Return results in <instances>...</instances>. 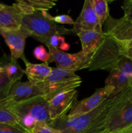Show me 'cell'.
<instances>
[{
	"instance_id": "9c48e42d",
	"label": "cell",
	"mask_w": 132,
	"mask_h": 133,
	"mask_svg": "<svg viewBox=\"0 0 132 133\" xmlns=\"http://www.w3.org/2000/svg\"><path fill=\"white\" fill-rule=\"evenodd\" d=\"M41 95H43L42 92L39 85H35L28 81L16 82L10 88L6 98L0 101V109H5L10 105Z\"/></svg>"
},
{
	"instance_id": "74e56055",
	"label": "cell",
	"mask_w": 132,
	"mask_h": 133,
	"mask_svg": "<svg viewBox=\"0 0 132 133\" xmlns=\"http://www.w3.org/2000/svg\"></svg>"
},
{
	"instance_id": "8d00e7d4",
	"label": "cell",
	"mask_w": 132,
	"mask_h": 133,
	"mask_svg": "<svg viewBox=\"0 0 132 133\" xmlns=\"http://www.w3.org/2000/svg\"><path fill=\"white\" fill-rule=\"evenodd\" d=\"M131 131H132V129H131ZM129 131H128V132H129Z\"/></svg>"
},
{
	"instance_id": "4fadbf2b",
	"label": "cell",
	"mask_w": 132,
	"mask_h": 133,
	"mask_svg": "<svg viewBox=\"0 0 132 133\" xmlns=\"http://www.w3.org/2000/svg\"><path fill=\"white\" fill-rule=\"evenodd\" d=\"M98 25H100L92 6L91 0H85L80 14L75 21L72 32L77 35L81 31L94 29Z\"/></svg>"
},
{
	"instance_id": "ffe728a7",
	"label": "cell",
	"mask_w": 132,
	"mask_h": 133,
	"mask_svg": "<svg viewBox=\"0 0 132 133\" xmlns=\"http://www.w3.org/2000/svg\"><path fill=\"white\" fill-rule=\"evenodd\" d=\"M108 3L109 1L106 0H91L93 10L102 27L109 16Z\"/></svg>"
},
{
	"instance_id": "1f68e13d",
	"label": "cell",
	"mask_w": 132,
	"mask_h": 133,
	"mask_svg": "<svg viewBox=\"0 0 132 133\" xmlns=\"http://www.w3.org/2000/svg\"><path fill=\"white\" fill-rule=\"evenodd\" d=\"M129 88H130V98H131V99L132 100V82H131V84L130 87H129Z\"/></svg>"
},
{
	"instance_id": "d590c367",
	"label": "cell",
	"mask_w": 132,
	"mask_h": 133,
	"mask_svg": "<svg viewBox=\"0 0 132 133\" xmlns=\"http://www.w3.org/2000/svg\"><path fill=\"white\" fill-rule=\"evenodd\" d=\"M122 133H127L126 132H122Z\"/></svg>"
},
{
	"instance_id": "603a6c76",
	"label": "cell",
	"mask_w": 132,
	"mask_h": 133,
	"mask_svg": "<svg viewBox=\"0 0 132 133\" xmlns=\"http://www.w3.org/2000/svg\"><path fill=\"white\" fill-rule=\"evenodd\" d=\"M41 14L44 16L46 18H47L49 20L57 23V24H69L73 25L75 23V21L72 19V18L69 15L66 14H62V15L58 16H53L50 15L47 11H42L41 12Z\"/></svg>"
},
{
	"instance_id": "277c9868",
	"label": "cell",
	"mask_w": 132,
	"mask_h": 133,
	"mask_svg": "<svg viewBox=\"0 0 132 133\" xmlns=\"http://www.w3.org/2000/svg\"><path fill=\"white\" fill-rule=\"evenodd\" d=\"M104 34V38L98 49L91 55L88 70L111 71L116 68L123 58L119 42L111 36Z\"/></svg>"
},
{
	"instance_id": "d6a6232c",
	"label": "cell",
	"mask_w": 132,
	"mask_h": 133,
	"mask_svg": "<svg viewBox=\"0 0 132 133\" xmlns=\"http://www.w3.org/2000/svg\"><path fill=\"white\" fill-rule=\"evenodd\" d=\"M5 4H3V3H0V10H1V9L4 7V6H5Z\"/></svg>"
},
{
	"instance_id": "836d02e7",
	"label": "cell",
	"mask_w": 132,
	"mask_h": 133,
	"mask_svg": "<svg viewBox=\"0 0 132 133\" xmlns=\"http://www.w3.org/2000/svg\"><path fill=\"white\" fill-rule=\"evenodd\" d=\"M127 133H132V131H129V132H127Z\"/></svg>"
},
{
	"instance_id": "d6986e66",
	"label": "cell",
	"mask_w": 132,
	"mask_h": 133,
	"mask_svg": "<svg viewBox=\"0 0 132 133\" xmlns=\"http://www.w3.org/2000/svg\"><path fill=\"white\" fill-rule=\"evenodd\" d=\"M0 73H4L14 83L19 81L23 75L25 70L17 62L11 58L5 56L0 60Z\"/></svg>"
},
{
	"instance_id": "4316f807",
	"label": "cell",
	"mask_w": 132,
	"mask_h": 133,
	"mask_svg": "<svg viewBox=\"0 0 132 133\" xmlns=\"http://www.w3.org/2000/svg\"><path fill=\"white\" fill-rule=\"evenodd\" d=\"M0 133H28L21 127L0 123Z\"/></svg>"
},
{
	"instance_id": "484cf974",
	"label": "cell",
	"mask_w": 132,
	"mask_h": 133,
	"mask_svg": "<svg viewBox=\"0 0 132 133\" xmlns=\"http://www.w3.org/2000/svg\"><path fill=\"white\" fill-rule=\"evenodd\" d=\"M33 55L36 59L43 62H48L50 59V55L43 45H38L33 51Z\"/></svg>"
},
{
	"instance_id": "5bb4252c",
	"label": "cell",
	"mask_w": 132,
	"mask_h": 133,
	"mask_svg": "<svg viewBox=\"0 0 132 133\" xmlns=\"http://www.w3.org/2000/svg\"><path fill=\"white\" fill-rule=\"evenodd\" d=\"M82 45V51L84 55L93 54L102 44L104 38L102 27L98 25L95 29L83 31L77 34Z\"/></svg>"
},
{
	"instance_id": "cb8c5ba5",
	"label": "cell",
	"mask_w": 132,
	"mask_h": 133,
	"mask_svg": "<svg viewBox=\"0 0 132 133\" xmlns=\"http://www.w3.org/2000/svg\"><path fill=\"white\" fill-rule=\"evenodd\" d=\"M0 123L20 127L16 116L9 110L3 109H0Z\"/></svg>"
},
{
	"instance_id": "52a82bcc",
	"label": "cell",
	"mask_w": 132,
	"mask_h": 133,
	"mask_svg": "<svg viewBox=\"0 0 132 133\" xmlns=\"http://www.w3.org/2000/svg\"><path fill=\"white\" fill-rule=\"evenodd\" d=\"M50 59L49 62H54L56 68L66 69L71 71L87 69L89 66L91 55H84L82 50L78 53H67L57 48H50L49 49Z\"/></svg>"
},
{
	"instance_id": "44dd1931",
	"label": "cell",
	"mask_w": 132,
	"mask_h": 133,
	"mask_svg": "<svg viewBox=\"0 0 132 133\" xmlns=\"http://www.w3.org/2000/svg\"><path fill=\"white\" fill-rule=\"evenodd\" d=\"M115 99V96H113V100L111 102V103L102 112V114H100L98 119L96 120L94 124L90 127L88 130H87L84 133H104V124L106 122V116H107V114L109 110L110 109V107L114 102Z\"/></svg>"
},
{
	"instance_id": "83f0119b",
	"label": "cell",
	"mask_w": 132,
	"mask_h": 133,
	"mask_svg": "<svg viewBox=\"0 0 132 133\" xmlns=\"http://www.w3.org/2000/svg\"><path fill=\"white\" fill-rule=\"evenodd\" d=\"M65 38L62 35H55L52 36L49 40V49L50 48H57V49H60L61 47L65 43Z\"/></svg>"
},
{
	"instance_id": "8fae6325",
	"label": "cell",
	"mask_w": 132,
	"mask_h": 133,
	"mask_svg": "<svg viewBox=\"0 0 132 133\" xmlns=\"http://www.w3.org/2000/svg\"><path fill=\"white\" fill-rule=\"evenodd\" d=\"M104 25V33L111 36L120 44L132 39V22L124 16L116 19L109 15Z\"/></svg>"
},
{
	"instance_id": "5b68a950",
	"label": "cell",
	"mask_w": 132,
	"mask_h": 133,
	"mask_svg": "<svg viewBox=\"0 0 132 133\" xmlns=\"http://www.w3.org/2000/svg\"><path fill=\"white\" fill-rule=\"evenodd\" d=\"M81 77L75 71L60 68H52L49 76L39 84L43 96L47 101L58 94L76 89L82 84Z\"/></svg>"
},
{
	"instance_id": "e575fe53",
	"label": "cell",
	"mask_w": 132,
	"mask_h": 133,
	"mask_svg": "<svg viewBox=\"0 0 132 133\" xmlns=\"http://www.w3.org/2000/svg\"><path fill=\"white\" fill-rule=\"evenodd\" d=\"M131 78H132V74H131Z\"/></svg>"
},
{
	"instance_id": "f546056e",
	"label": "cell",
	"mask_w": 132,
	"mask_h": 133,
	"mask_svg": "<svg viewBox=\"0 0 132 133\" xmlns=\"http://www.w3.org/2000/svg\"><path fill=\"white\" fill-rule=\"evenodd\" d=\"M120 44L121 46L122 55L126 58L132 60V39L127 42Z\"/></svg>"
},
{
	"instance_id": "d4e9b609",
	"label": "cell",
	"mask_w": 132,
	"mask_h": 133,
	"mask_svg": "<svg viewBox=\"0 0 132 133\" xmlns=\"http://www.w3.org/2000/svg\"><path fill=\"white\" fill-rule=\"evenodd\" d=\"M116 69L131 77L132 74V60L123 57L121 61L119 62Z\"/></svg>"
},
{
	"instance_id": "7c38bea8",
	"label": "cell",
	"mask_w": 132,
	"mask_h": 133,
	"mask_svg": "<svg viewBox=\"0 0 132 133\" xmlns=\"http://www.w3.org/2000/svg\"><path fill=\"white\" fill-rule=\"evenodd\" d=\"M0 35L3 38L10 49L11 59L17 61L24 55L26 38L28 36L24 30L0 29Z\"/></svg>"
},
{
	"instance_id": "4dcf8cb0",
	"label": "cell",
	"mask_w": 132,
	"mask_h": 133,
	"mask_svg": "<svg viewBox=\"0 0 132 133\" xmlns=\"http://www.w3.org/2000/svg\"><path fill=\"white\" fill-rule=\"evenodd\" d=\"M121 8L124 11V16L132 22V0L124 1Z\"/></svg>"
},
{
	"instance_id": "3957f363",
	"label": "cell",
	"mask_w": 132,
	"mask_h": 133,
	"mask_svg": "<svg viewBox=\"0 0 132 133\" xmlns=\"http://www.w3.org/2000/svg\"><path fill=\"white\" fill-rule=\"evenodd\" d=\"M21 29L24 30L28 36L40 42L49 48V40L55 35H71L72 29L54 23L45 18L41 12H36L29 15H24L21 21Z\"/></svg>"
},
{
	"instance_id": "6da1fadb",
	"label": "cell",
	"mask_w": 132,
	"mask_h": 133,
	"mask_svg": "<svg viewBox=\"0 0 132 133\" xmlns=\"http://www.w3.org/2000/svg\"><path fill=\"white\" fill-rule=\"evenodd\" d=\"M5 110L14 114L20 127L28 133L38 123L51 122L49 102L43 95L10 105Z\"/></svg>"
},
{
	"instance_id": "7402d4cb",
	"label": "cell",
	"mask_w": 132,
	"mask_h": 133,
	"mask_svg": "<svg viewBox=\"0 0 132 133\" xmlns=\"http://www.w3.org/2000/svg\"><path fill=\"white\" fill-rule=\"evenodd\" d=\"M14 83L4 73H0V101L6 98Z\"/></svg>"
},
{
	"instance_id": "30bf717a",
	"label": "cell",
	"mask_w": 132,
	"mask_h": 133,
	"mask_svg": "<svg viewBox=\"0 0 132 133\" xmlns=\"http://www.w3.org/2000/svg\"><path fill=\"white\" fill-rule=\"evenodd\" d=\"M78 93L76 89L69 90L58 94L48 101L51 122L67 115L77 100Z\"/></svg>"
},
{
	"instance_id": "9a60e30c",
	"label": "cell",
	"mask_w": 132,
	"mask_h": 133,
	"mask_svg": "<svg viewBox=\"0 0 132 133\" xmlns=\"http://www.w3.org/2000/svg\"><path fill=\"white\" fill-rule=\"evenodd\" d=\"M21 58L25 64V74L28 78V81L35 85H39L43 83L52 70V67L49 66L48 62L32 64L28 62L24 55Z\"/></svg>"
},
{
	"instance_id": "7a4b0ae2",
	"label": "cell",
	"mask_w": 132,
	"mask_h": 133,
	"mask_svg": "<svg viewBox=\"0 0 132 133\" xmlns=\"http://www.w3.org/2000/svg\"><path fill=\"white\" fill-rule=\"evenodd\" d=\"M132 129V100L130 88L115 96L104 124V133H122Z\"/></svg>"
},
{
	"instance_id": "8992f818",
	"label": "cell",
	"mask_w": 132,
	"mask_h": 133,
	"mask_svg": "<svg viewBox=\"0 0 132 133\" xmlns=\"http://www.w3.org/2000/svg\"><path fill=\"white\" fill-rule=\"evenodd\" d=\"M113 97H110L94 110L84 115L75 118H69L67 115L49 123L55 133H84L96 122L102 112L111 103Z\"/></svg>"
},
{
	"instance_id": "e0dca14e",
	"label": "cell",
	"mask_w": 132,
	"mask_h": 133,
	"mask_svg": "<svg viewBox=\"0 0 132 133\" xmlns=\"http://www.w3.org/2000/svg\"><path fill=\"white\" fill-rule=\"evenodd\" d=\"M56 4V1L50 0H20L14 3L12 5L24 16L36 12L48 11L54 7Z\"/></svg>"
},
{
	"instance_id": "f1b7e54d",
	"label": "cell",
	"mask_w": 132,
	"mask_h": 133,
	"mask_svg": "<svg viewBox=\"0 0 132 133\" xmlns=\"http://www.w3.org/2000/svg\"><path fill=\"white\" fill-rule=\"evenodd\" d=\"M29 133H55L54 129L46 123H38Z\"/></svg>"
},
{
	"instance_id": "ac0fdd59",
	"label": "cell",
	"mask_w": 132,
	"mask_h": 133,
	"mask_svg": "<svg viewBox=\"0 0 132 133\" xmlns=\"http://www.w3.org/2000/svg\"><path fill=\"white\" fill-rule=\"evenodd\" d=\"M131 82L132 78L116 68L110 71L109 75L105 81V85L113 87L114 91L111 96L113 97L130 87Z\"/></svg>"
},
{
	"instance_id": "ba28073f",
	"label": "cell",
	"mask_w": 132,
	"mask_h": 133,
	"mask_svg": "<svg viewBox=\"0 0 132 133\" xmlns=\"http://www.w3.org/2000/svg\"><path fill=\"white\" fill-rule=\"evenodd\" d=\"M113 91V87L109 85L97 89L89 97L81 101L76 100L67 116L69 118H75L91 112L111 97Z\"/></svg>"
},
{
	"instance_id": "2e32d148",
	"label": "cell",
	"mask_w": 132,
	"mask_h": 133,
	"mask_svg": "<svg viewBox=\"0 0 132 133\" xmlns=\"http://www.w3.org/2000/svg\"><path fill=\"white\" fill-rule=\"evenodd\" d=\"M23 16V14L15 6L5 5L0 10V29H19Z\"/></svg>"
}]
</instances>
